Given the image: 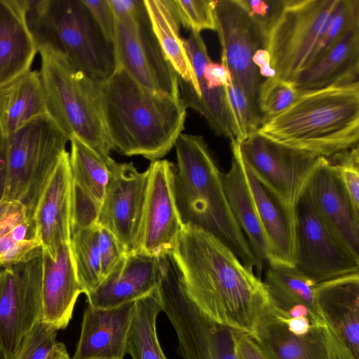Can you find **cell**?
I'll list each match as a JSON object with an SVG mask.
<instances>
[{"instance_id":"6da1fadb","label":"cell","mask_w":359,"mask_h":359,"mask_svg":"<svg viewBox=\"0 0 359 359\" xmlns=\"http://www.w3.org/2000/svg\"><path fill=\"white\" fill-rule=\"evenodd\" d=\"M187 295L212 321L251 335L270 307L264 285L210 233L184 224L172 250Z\"/></svg>"},{"instance_id":"7a4b0ae2","label":"cell","mask_w":359,"mask_h":359,"mask_svg":"<svg viewBox=\"0 0 359 359\" xmlns=\"http://www.w3.org/2000/svg\"><path fill=\"white\" fill-rule=\"evenodd\" d=\"M100 91L104 123L114 149L153 161L174 147L187 116L180 98L143 86L119 66L100 81Z\"/></svg>"},{"instance_id":"3957f363","label":"cell","mask_w":359,"mask_h":359,"mask_svg":"<svg viewBox=\"0 0 359 359\" xmlns=\"http://www.w3.org/2000/svg\"><path fill=\"white\" fill-rule=\"evenodd\" d=\"M259 134L325 158L358 146L359 81L300 92Z\"/></svg>"},{"instance_id":"277c9868","label":"cell","mask_w":359,"mask_h":359,"mask_svg":"<svg viewBox=\"0 0 359 359\" xmlns=\"http://www.w3.org/2000/svg\"><path fill=\"white\" fill-rule=\"evenodd\" d=\"M174 147V194L183 224L196 226L216 236L253 271L257 269L255 258L231 212L222 174L203 137L181 133Z\"/></svg>"},{"instance_id":"5b68a950","label":"cell","mask_w":359,"mask_h":359,"mask_svg":"<svg viewBox=\"0 0 359 359\" xmlns=\"http://www.w3.org/2000/svg\"><path fill=\"white\" fill-rule=\"evenodd\" d=\"M27 23L38 53L65 59L97 81L116 69L113 43L81 0H25Z\"/></svg>"},{"instance_id":"8992f818","label":"cell","mask_w":359,"mask_h":359,"mask_svg":"<svg viewBox=\"0 0 359 359\" xmlns=\"http://www.w3.org/2000/svg\"><path fill=\"white\" fill-rule=\"evenodd\" d=\"M39 72L47 114L69 139L76 137L105 160L114 149L101 102L100 81L65 59L40 53Z\"/></svg>"},{"instance_id":"52a82bcc","label":"cell","mask_w":359,"mask_h":359,"mask_svg":"<svg viewBox=\"0 0 359 359\" xmlns=\"http://www.w3.org/2000/svg\"><path fill=\"white\" fill-rule=\"evenodd\" d=\"M69 141L47 114L7 135L8 175L3 199L22 203L32 223L40 196Z\"/></svg>"},{"instance_id":"ba28073f","label":"cell","mask_w":359,"mask_h":359,"mask_svg":"<svg viewBox=\"0 0 359 359\" xmlns=\"http://www.w3.org/2000/svg\"><path fill=\"white\" fill-rule=\"evenodd\" d=\"M157 292L171 323L183 359H237L233 330L204 315L187 295L180 269L171 256L159 259Z\"/></svg>"},{"instance_id":"9c48e42d","label":"cell","mask_w":359,"mask_h":359,"mask_svg":"<svg viewBox=\"0 0 359 359\" xmlns=\"http://www.w3.org/2000/svg\"><path fill=\"white\" fill-rule=\"evenodd\" d=\"M339 1L285 0L264 43L276 77L293 83L309 66Z\"/></svg>"},{"instance_id":"30bf717a","label":"cell","mask_w":359,"mask_h":359,"mask_svg":"<svg viewBox=\"0 0 359 359\" xmlns=\"http://www.w3.org/2000/svg\"><path fill=\"white\" fill-rule=\"evenodd\" d=\"M294 266L316 283L358 273L359 256L334 233L303 191L294 208Z\"/></svg>"},{"instance_id":"8fae6325","label":"cell","mask_w":359,"mask_h":359,"mask_svg":"<svg viewBox=\"0 0 359 359\" xmlns=\"http://www.w3.org/2000/svg\"><path fill=\"white\" fill-rule=\"evenodd\" d=\"M238 144L244 165L293 208L323 158L285 146L257 132Z\"/></svg>"},{"instance_id":"7c38bea8","label":"cell","mask_w":359,"mask_h":359,"mask_svg":"<svg viewBox=\"0 0 359 359\" xmlns=\"http://www.w3.org/2000/svg\"><path fill=\"white\" fill-rule=\"evenodd\" d=\"M113 46L116 67L150 90L180 98L178 76L157 41L147 9L136 18L116 19Z\"/></svg>"},{"instance_id":"4fadbf2b","label":"cell","mask_w":359,"mask_h":359,"mask_svg":"<svg viewBox=\"0 0 359 359\" xmlns=\"http://www.w3.org/2000/svg\"><path fill=\"white\" fill-rule=\"evenodd\" d=\"M41 253L0 267V352L12 359L25 335L40 320Z\"/></svg>"},{"instance_id":"5bb4252c","label":"cell","mask_w":359,"mask_h":359,"mask_svg":"<svg viewBox=\"0 0 359 359\" xmlns=\"http://www.w3.org/2000/svg\"><path fill=\"white\" fill-rule=\"evenodd\" d=\"M213 7L215 31L222 48L221 63L257 110V94L262 80L252 57L257 50L264 48L262 32L237 0H214Z\"/></svg>"},{"instance_id":"9a60e30c","label":"cell","mask_w":359,"mask_h":359,"mask_svg":"<svg viewBox=\"0 0 359 359\" xmlns=\"http://www.w3.org/2000/svg\"><path fill=\"white\" fill-rule=\"evenodd\" d=\"M110 174L96 224L109 231L128 252L140 251L148 171L132 163L109 165Z\"/></svg>"},{"instance_id":"2e32d148","label":"cell","mask_w":359,"mask_h":359,"mask_svg":"<svg viewBox=\"0 0 359 359\" xmlns=\"http://www.w3.org/2000/svg\"><path fill=\"white\" fill-rule=\"evenodd\" d=\"M175 166L168 160L151 162L140 251L157 256L172 251L182 229L174 194Z\"/></svg>"},{"instance_id":"e0dca14e","label":"cell","mask_w":359,"mask_h":359,"mask_svg":"<svg viewBox=\"0 0 359 359\" xmlns=\"http://www.w3.org/2000/svg\"><path fill=\"white\" fill-rule=\"evenodd\" d=\"M305 191L325 224L351 251L359 256V210L355 208L337 166L323 157Z\"/></svg>"},{"instance_id":"ac0fdd59","label":"cell","mask_w":359,"mask_h":359,"mask_svg":"<svg viewBox=\"0 0 359 359\" xmlns=\"http://www.w3.org/2000/svg\"><path fill=\"white\" fill-rule=\"evenodd\" d=\"M72 173L71 236L96 224L109 178L105 160L76 137L69 139Z\"/></svg>"},{"instance_id":"d6986e66","label":"cell","mask_w":359,"mask_h":359,"mask_svg":"<svg viewBox=\"0 0 359 359\" xmlns=\"http://www.w3.org/2000/svg\"><path fill=\"white\" fill-rule=\"evenodd\" d=\"M71 200L72 173L66 151L40 196L32 219L35 239L53 259L61 245L70 243Z\"/></svg>"},{"instance_id":"ffe728a7","label":"cell","mask_w":359,"mask_h":359,"mask_svg":"<svg viewBox=\"0 0 359 359\" xmlns=\"http://www.w3.org/2000/svg\"><path fill=\"white\" fill-rule=\"evenodd\" d=\"M158 280L157 256L142 251L128 252L100 285L86 295L88 305L107 309L134 302L154 292Z\"/></svg>"},{"instance_id":"44dd1931","label":"cell","mask_w":359,"mask_h":359,"mask_svg":"<svg viewBox=\"0 0 359 359\" xmlns=\"http://www.w3.org/2000/svg\"><path fill=\"white\" fill-rule=\"evenodd\" d=\"M134 302L113 308H86L72 359H123Z\"/></svg>"},{"instance_id":"7402d4cb","label":"cell","mask_w":359,"mask_h":359,"mask_svg":"<svg viewBox=\"0 0 359 359\" xmlns=\"http://www.w3.org/2000/svg\"><path fill=\"white\" fill-rule=\"evenodd\" d=\"M40 320L57 330L69 325L79 296L83 293L75 272L69 243L61 245L55 259L41 248Z\"/></svg>"},{"instance_id":"603a6c76","label":"cell","mask_w":359,"mask_h":359,"mask_svg":"<svg viewBox=\"0 0 359 359\" xmlns=\"http://www.w3.org/2000/svg\"><path fill=\"white\" fill-rule=\"evenodd\" d=\"M314 298L326 326L359 359L358 273L318 283Z\"/></svg>"},{"instance_id":"cb8c5ba5","label":"cell","mask_w":359,"mask_h":359,"mask_svg":"<svg viewBox=\"0 0 359 359\" xmlns=\"http://www.w3.org/2000/svg\"><path fill=\"white\" fill-rule=\"evenodd\" d=\"M37 53L25 0H0V89L29 72Z\"/></svg>"},{"instance_id":"d4e9b609","label":"cell","mask_w":359,"mask_h":359,"mask_svg":"<svg viewBox=\"0 0 359 359\" xmlns=\"http://www.w3.org/2000/svg\"><path fill=\"white\" fill-rule=\"evenodd\" d=\"M269 359H329L327 326L314 325L308 332L290 331L271 306L251 334Z\"/></svg>"},{"instance_id":"484cf974","label":"cell","mask_w":359,"mask_h":359,"mask_svg":"<svg viewBox=\"0 0 359 359\" xmlns=\"http://www.w3.org/2000/svg\"><path fill=\"white\" fill-rule=\"evenodd\" d=\"M231 165L222 174V183L231 212L245 236L261 271L264 264L273 260L271 251L262 226L247 182L238 144L231 140Z\"/></svg>"},{"instance_id":"4316f807","label":"cell","mask_w":359,"mask_h":359,"mask_svg":"<svg viewBox=\"0 0 359 359\" xmlns=\"http://www.w3.org/2000/svg\"><path fill=\"white\" fill-rule=\"evenodd\" d=\"M268 264L263 283L273 311L283 318L305 317L325 325L315 302L317 283L293 264L276 261Z\"/></svg>"},{"instance_id":"83f0119b","label":"cell","mask_w":359,"mask_h":359,"mask_svg":"<svg viewBox=\"0 0 359 359\" xmlns=\"http://www.w3.org/2000/svg\"><path fill=\"white\" fill-rule=\"evenodd\" d=\"M243 165L249 189L271 251V262L294 265V208L258 180L244 163Z\"/></svg>"},{"instance_id":"f1b7e54d","label":"cell","mask_w":359,"mask_h":359,"mask_svg":"<svg viewBox=\"0 0 359 359\" xmlns=\"http://www.w3.org/2000/svg\"><path fill=\"white\" fill-rule=\"evenodd\" d=\"M359 79V26L345 34L292 83L299 92L351 83Z\"/></svg>"},{"instance_id":"f546056e","label":"cell","mask_w":359,"mask_h":359,"mask_svg":"<svg viewBox=\"0 0 359 359\" xmlns=\"http://www.w3.org/2000/svg\"><path fill=\"white\" fill-rule=\"evenodd\" d=\"M152 30L169 63L182 80L189 83L196 93L198 86L180 34V21L170 0H144Z\"/></svg>"},{"instance_id":"4dcf8cb0","label":"cell","mask_w":359,"mask_h":359,"mask_svg":"<svg viewBox=\"0 0 359 359\" xmlns=\"http://www.w3.org/2000/svg\"><path fill=\"white\" fill-rule=\"evenodd\" d=\"M0 126L8 135L35 118L46 114L39 72L30 70L8 86Z\"/></svg>"},{"instance_id":"1f68e13d","label":"cell","mask_w":359,"mask_h":359,"mask_svg":"<svg viewBox=\"0 0 359 359\" xmlns=\"http://www.w3.org/2000/svg\"><path fill=\"white\" fill-rule=\"evenodd\" d=\"M162 307L157 289L135 302L127 339L132 359H167L158 340L156 319Z\"/></svg>"},{"instance_id":"d6a6232c","label":"cell","mask_w":359,"mask_h":359,"mask_svg":"<svg viewBox=\"0 0 359 359\" xmlns=\"http://www.w3.org/2000/svg\"><path fill=\"white\" fill-rule=\"evenodd\" d=\"M69 245L77 279L86 295L102 280L98 225L95 224L72 233Z\"/></svg>"},{"instance_id":"836d02e7","label":"cell","mask_w":359,"mask_h":359,"mask_svg":"<svg viewBox=\"0 0 359 359\" xmlns=\"http://www.w3.org/2000/svg\"><path fill=\"white\" fill-rule=\"evenodd\" d=\"M224 88L233 140L241 143L257 131L259 116L236 82L231 79Z\"/></svg>"},{"instance_id":"e575fe53","label":"cell","mask_w":359,"mask_h":359,"mask_svg":"<svg viewBox=\"0 0 359 359\" xmlns=\"http://www.w3.org/2000/svg\"><path fill=\"white\" fill-rule=\"evenodd\" d=\"M299 94L292 83L278 77L262 81L257 99L261 126L287 109Z\"/></svg>"},{"instance_id":"d590c367","label":"cell","mask_w":359,"mask_h":359,"mask_svg":"<svg viewBox=\"0 0 359 359\" xmlns=\"http://www.w3.org/2000/svg\"><path fill=\"white\" fill-rule=\"evenodd\" d=\"M357 26H359V0H339L325 35L314 52L309 65Z\"/></svg>"},{"instance_id":"8d00e7d4","label":"cell","mask_w":359,"mask_h":359,"mask_svg":"<svg viewBox=\"0 0 359 359\" xmlns=\"http://www.w3.org/2000/svg\"><path fill=\"white\" fill-rule=\"evenodd\" d=\"M57 330L37 320L25 335L12 359H48L57 344Z\"/></svg>"},{"instance_id":"74e56055","label":"cell","mask_w":359,"mask_h":359,"mask_svg":"<svg viewBox=\"0 0 359 359\" xmlns=\"http://www.w3.org/2000/svg\"><path fill=\"white\" fill-rule=\"evenodd\" d=\"M213 1L170 0V2L180 23L191 32L201 33L203 30L216 29Z\"/></svg>"},{"instance_id":"f35d334b","label":"cell","mask_w":359,"mask_h":359,"mask_svg":"<svg viewBox=\"0 0 359 359\" xmlns=\"http://www.w3.org/2000/svg\"><path fill=\"white\" fill-rule=\"evenodd\" d=\"M327 158L337 166L355 208L359 210L358 146L337 153Z\"/></svg>"},{"instance_id":"ab89813d","label":"cell","mask_w":359,"mask_h":359,"mask_svg":"<svg viewBox=\"0 0 359 359\" xmlns=\"http://www.w3.org/2000/svg\"><path fill=\"white\" fill-rule=\"evenodd\" d=\"M41 253V243L36 239L15 241L11 232L0 238V267L27 262Z\"/></svg>"},{"instance_id":"60d3db41","label":"cell","mask_w":359,"mask_h":359,"mask_svg":"<svg viewBox=\"0 0 359 359\" xmlns=\"http://www.w3.org/2000/svg\"><path fill=\"white\" fill-rule=\"evenodd\" d=\"M261 29L265 39L270 29L280 15L285 0H237Z\"/></svg>"},{"instance_id":"b9f144b4","label":"cell","mask_w":359,"mask_h":359,"mask_svg":"<svg viewBox=\"0 0 359 359\" xmlns=\"http://www.w3.org/2000/svg\"><path fill=\"white\" fill-rule=\"evenodd\" d=\"M97 225L99 229V249L101 259L102 277L103 280L126 255L127 251L109 231L99 224Z\"/></svg>"},{"instance_id":"7bdbcfd3","label":"cell","mask_w":359,"mask_h":359,"mask_svg":"<svg viewBox=\"0 0 359 359\" xmlns=\"http://www.w3.org/2000/svg\"><path fill=\"white\" fill-rule=\"evenodd\" d=\"M81 1L89 11L103 36L108 41L113 43L116 30V18L109 0Z\"/></svg>"},{"instance_id":"ee69618b","label":"cell","mask_w":359,"mask_h":359,"mask_svg":"<svg viewBox=\"0 0 359 359\" xmlns=\"http://www.w3.org/2000/svg\"><path fill=\"white\" fill-rule=\"evenodd\" d=\"M25 221L30 220L27 208L22 203L14 200L3 199L0 201V238Z\"/></svg>"},{"instance_id":"f6af8a7d","label":"cell","mask_w":359,"mask_h":359,"mask_svg":"<svg viewBox=\"0 0 359 359\" xmlns=\"http://www.w3.org/2000/svg\"><path fill=\"white\" fill-rule=\"evenodd\" d=\"M233 337L237 359H269L251 335L233 330Z\"/></svg>"},{"instance_id":"bcb514c9","label":"cell","mask_w":359,"mask_h":359,"mask_svg":"<svg viewBox=\"0 0 359 359\" xmlns=\"http://www.w3.org/2000/svg\"><path fill=\"white\" fill-rule=\"evenodd\" d=\"M203 78L209 88L224 87L232 79L229 69L224 65L212 61L206 65Z\"/></svg>"},{"instance_id":"7dc6e473","label":"cell","mask_w":359,"mask_h":359,"mask_svg":"<svg viewBox=\"0 0 359 359\" xmlns=\"http://www.w3.org/2000/svg\"><path fill=\"white\" fill-rule=\"evenodd\" d=\"M329 359H356L344 344L327 327Z\"/></svg>"},{"instance_id":"c3c4849f","label":"cell","mask_w":359,"mask_h":359,"mask_svg":"<svg viewBox=\"0 0 359 359\" xmlns=\"http://www.w3.org/2000/svg\"><path fill=\"white\" fill-rule=\"evenodd\" d=\"M252 62L258 69L261 77H276V72L271 66V55L266 49L261 48L257 50L253 55Z\"/></svg>"},{"instance_id":"681fc988","label":"cell","mask_w":359,"mask_h":359,"mask_svg":"<svg viewBox=\"0 0 359 359\" xmlns=\"http://www.w3.org/2000/svg\"><path fill=\"white\" fill-rule=\"evenodd\" d=\"M7 136L0 126V201L3 200L7 183Z\"/></svg>"},{"instance_id":"f907efd6","label":"cell","mask_w":359,"mask_h":359,"mask_svg":"<svg viewBox=\"0 0 359 359\" xmlns=\"http://www.w3.org/2000/svg\"><path fill=\"white\" fill-rule=\"evenodd\" d=\"M48 359H72L66 346L61 342H57Z\"/></svg>"},{"instance_id":"816d5d0a","label":"cell","mask_w":359,"mask_h":359,"mask_svg":"<svg viewBox=\"0 0 359 359\" xmlns=\"http://www.w3.org/2000/svg\"><path fill=\"white\" fill-rule=\"evenodd\" d=\"M8 93V87H6V88L0 89V118L1 117L3 111L4 109Z\"/></svg>"},{"instance_id":"f5cc1de1","label":"cell","mask_w":359,"mask_h":359,"mask_svg":"<svg viewBox=\"0 0 359 359\" xmlns=\"http://www.w3.org/2000/svg\"><path fill=\"white\" fill-rule=\"evenodd\" d=\"M0 359H4L1 352H0Z\"/></svg>"}]
</instances>
